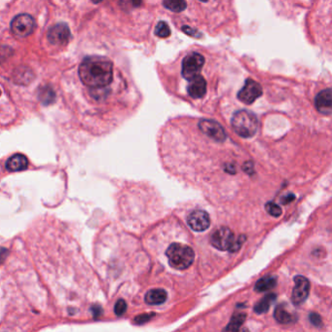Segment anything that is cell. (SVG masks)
Segmentation results:
<instances>
[{
	"mask_svg": "<svg viewBox=\"0 0 332 332\" xmlns=\"http://www.w3.org/2000/svg\"><path fill=\"white\" fill-rule=\"evenodd\" d=\"M78 73L84 85L93 89H101L112 82L113 65L104 57H88L81 63Z\"/></svg>",
	"mask_w": 332,
	"mask_h": 332,
	"instance_id": "cell-1",
	"label": "cell"
},
{
	"mask_svg": "<svg viewBox=\"0 0 332 332\" xmlns=\"http://www.w3.org/2000/svg\"><path fill=\"white\" fill-rule=\"evenodd\" d=\"M166 254L169 259V264L176 270H185L189 268L195 258L194 251L190 247L178 243L172 244L168 248Z\"/></svg>",
	"mask_w": 332,
	"mask_h": 332,
	"instance_id": "cell-2",
	"label": "cell"
},
{
	"mask_svg": "<svg viewBox=\"0 0 332 332\" xmlns=\"http://www.w3.org/2000/svg\"><path fill=\"white\" fill-rule=\"evenodd\" d=\"M231 125L234 131L242 137H252L258 129L256 115L249 110H239L233 114Z\"/></svg>",
	"mask_w": 332,
	"mask_h": 332,
	"instance_id": "cell-3",
	"label": "cell"
},
{
	"mask_svg": "<svg viewBox=\"0 0 332 332\" xmlns=\"http://www.w3.org/2000/svg\"><path fill=\"white\" fill-rule=\"evenodd\" d=\"M36 27V22L33 17L28 14H20L15 17L11 23V30L17 37H27L30 35Z\"/></svg>",
	"mask_w": 332,
	"mask_h": 332,
	"instance_id": "cell-4",
	"label": "cell"
},
{
	"mask_svg": "<svg viewBox=\"0 0 332 332\" xmlns=\"http://www.w3.org/2000/svg\"><path fill=\"white\" fill-rule=\"evenodd\" d=\"M205 64V58L199 53H192L186 56L182 62L181 73L187 80L199 75Z\"/></svg>",
	"mask_w": 332,
	"mask_h": 332,
	"instance_id": "cell-5",
	"label": "cell"
},
{
	"mask_svg": "<svg viewBox=\"0 0 332 332\" xmlns=\"http://www.w3.org/2000/svg\"><path fill=\"white\" fill-rule=\"evenodd\" d=\"M234 241V233L227 227H221L217 229L211 238L212 245L219 251H229Z\"/></svg>",
	"mask_w": 332,
	"mask_h": 332,
	"instance_id": "cell-6",
	"label": "cell"
},
{
	"mask_svg": "<svg viewBox=\"0 0 332 332\" xmlns=\"http://www.w3.org/2000/svg\"><path fill=\"white\" fill-rule=\"evenodd\" d=\"M199 129L208 135L209 137L213 138V140L222 143L224 141L227 137L225 130L223 127L213 120L203 119L199 122Z\"/></svg>",
	"mask_w": 332,
	"mask_h": 332,
	"instance_id": "cell-7",
	"label": "cell"
},
{
	"mask_svg": "<svg viewBox=\"0 0 332 332\" xmlns=\"http://www.w3.org/2000/svg\"><path fill=\"white\" fill-rule=\"evenodd\" d=\"M262 88L257 82L253 79H247L244 87L238 93V99L246 105H252L262 96Z\"/></svg>",
	"mask_w": 332,
	"mask_h": 332,
	"instance_id": "cell-8",
	"label": "cell"
},
{
	"mask_svg": "<svg viewBox=\"0 0 332 332\" xmlns=\"http://www.w3.org/2000/svg\"><path fill=\"white\" fill-rule=\"evenodd\" d=\"M71 37L70 29L66 24H58L51 27L47 33L49 42L56 46H66Z\"/></svg>",
	"mask_w": 332,
	"mask_h": 332,
	"instance_id": "cell-9",
	"label": "cell"
},
{
	"mask_svg": "<svg viewBox=\"0 0 332 332\" xmlns=\"http://www.w3.org/2000/svg\"><path fill=\"white\" fill-rule=\"evenodd\" d=\"M294 288L292 294V301L295 305H301L308 298L310 292V282L303 276H297L294 279Z\"/></svg>",
	"mask_w": 332,
	"mask_h": 332,
	"instance_id": "cell-10",
	"label": "cell"
},
{
	"mask_svg": "<svg viewBox=\"0 0 332 332\" xmlns=\"http://www.w3.org/2000/svg\"><path fill=\"white\" fill-rule=\"evenodd\" d=\"M187 223L192 230H194L196 232H202V231L207 230L210 227L211 219H210L209 214L206 212L201 211V210H196L188 215Z\"/></svg>",
	"mask_w": 332,
	"mask_h": 332,
	"instance_id": "cell-11",
	"label": "cell"
},
{
	"mask_svg": "<svg viewBox=\"0 0 332 332\" xmlns=\"http://www.w3.org/2000/svg\"><path fill=\"white\" fill-rule=\"evenodd\" d=\"M315 106L317 110L324 114L330 115L332 111V93L330 89L319 92L315 99Z\"/></svg>",
	"mask_w": 332,
	"mask_h": 332,
	"instance_id": "cell-12",
	"label": "cell"
},
{
	"mask_svg": "<svg viewBox=\"0 0 332 332\" xmlns=\"http://www.w3.org/2000/svg\"><path fill=\"white\" fill-rule=\"evenodd\" d=\"M187 92L189 96L193 99L203 98L207 93V82L203 76L196 75L195 77L189 80V84L187 86Z\"/></svg>",
	"mask_w": 332,
	"mask_h": 332,
	"instance_id": "cell-13",
	"label": "cell"
},
{
	"mask_svg": "<svg viewBox=\"0 0 332 332\" xmlns=\"http://www.w3.org/2000/svg\"><path fill=\"white\" fill-rule=\"evenodd\" d=\"M28 167V160L23 154H15L6 162V169L10 172H22Z\"/></svg>",
	"mask_w": 332,
	"mask_h": 332,
	"instance_id": "cell-14",
	"label": "cell"
},
{
	"mask_svg": "<svg viewBox=\"0 0 332 332\" xmlns=\"http://www.w3.org/2000/svg\"><path fill=\"white\" fill-rule=\"evenodd\" d=\"M274 317L276 320L281 324H289L295 320V315L290 311L289 305L279 304L277 306L274 312Z\"/></svg>",
	"mask_w": 332,
	"mask_h": 332,
	"instance_id": "cell-15",
	"label": "cell"
},
{
	"mask_svg": "<svg viewBox=\"0 0 332 332\" xmlns=\"http://www.w3.org/2000/svg\"><path fill=\"white\" fill-rule=\"evenodd\" d=\"M167 292L162 289H154L146 294L145 300L149 305H160L167 300Z\"/></svg>",
	"mask_w": 332,
	"mask_h": 332,
	"instance_id": "cell-16",
	"label": "cell"
},
{
	"mask_svg": "<svg viewBox=\"0 0 332 332\" xmlns=\"http://www.w3.org/2000/svg\"><path fill=\"white\" fill-rule=\"evenodd\" d=\"M40 103L44 106L53 104L56 100V93L50 86H41L37 93Z\"/></svg>",
	"mask_w": 332,
	"mask_h": 332,
	"instance_id": "cell-17",
	"label": "cell"
},
{
	"mask_svg": "<svg viewBox=\"0 0 332 332\" xmlns=\"http://www.w3.org/2000/svg\"><path fill=\"white\" fill-rule=\"evenodd\" d=\"M277 284V279L272 276H266L264 278L259 279L255 284V291L258 293L268 292L275 288Z\"/></svg>",
	"mask_w": 332,
	"mask_h": 332,
	"instance_id": "cell-18",
	"label": "cell"
},
{
	"mask_svg": "<svg viewBox=\"0 0 332 332\" xmlns=\"http://www.w3.org/2000/svg\"><path fill=\"white\" fill-rule=\"evenodd\" d=\"M276 298H277V296L275 294H273V293L267 294L256 305L254 306V311L257 314L266 313L270 309L271 305L274 303V301L276 300Z\"/></svg>",
	"mask_w": 332,
	"mask_h": 332,
	"instance_id": "cell-19",
	"label": "cell"
},
{
	"mask_svg": "<svg viewBox=\"0 0 332 332\" xmlns=\"http://www.w3.org/2000/svg\"><path fill=\"white\" fill-rule=\"evenodd\" d=\"M164 6L175 13L184 11L187 7L185 0H164Z\"/></svg>",
	"mask_w": 332,
	"mask_h": 332,
	"instance_id": "cell-20",
	"label": "cell"
},
{
	"mask_svg": "<svg viewBox=\"0 0 332 332\" xmlns=\"http://www.w3.org/2000/svg\"><path fill=\"white\" fill-rule=\"evenodd\" d=\"M245 319H246V315L245 314H236V315H234L233 318L231 319V321L227 325L225 330H231V331L239 330V328L242 326V324L244 323Z\"/></svg>",
	"mask_w": 332,
	"mask_h": 332,
	"instance_id": "cell-21",
	"label": "cell"
},
{
	"mask_svg": "<svg viewBox=\"0 0 332 332\" xmlns=\"http://www.w3.org/2000/svg\"><path fill=\"white\" fill-rule=\"evenodd\" d=\"M155 34L160 38H167L171 35V29L166 22H160L155 27Z\"/></svg>",
	"mask_w": 332,
	"mask_h": 332,
	"instance_id": "cell-22",
	"label": "cell"
},
{
	"mask_svg": "<svg viewBox=\"0 0 332 332\" xmlns=\"http://www.w3.org/2000/svg\"><path fill=\"white\" fill-rule=\"evenodd\" d=\"M266 211L270 215H272L274 217H278L282 213V211L279 206L273 202H269L266 204Z\"/></svg>",
	"mask_w": 332,
	"mask_h": 332,
	"instance_id": "cell-23",
	"label": "cell"
},
{
	"mask_svg": "<svg viewBox=\"0 0 332 332\" xmlns=\"http://www.w3.org/2000/svg\"><path fill=\"white\" fill-rule=\"evenodd\" d=\"M127 311V303L125 300L123 299H119L116 304L114 306V312H115V315L116 316H123Z\"/></svg>",
	"mask_w": 332,
	"mask_h": 332,
	"instance_id": "cell-24",
	"label": "cell"
},
{
	"mask_svg": "<svg viewBox=\"0 0 332 332\" xmlns=\"http://www.w3.org/2000/svg\"><path fill=\"white\" fill-rule=\"evenodd\" d=\"M154 317V314L153 313H150V314H144V315H139L137 317H135L134 319V322L136 324H144L145 322H147L148 320L152 319Z\"/></svg>",
	"mask_w": 332,
	"mask_h": 332,
	"instance_id": "cell-25",
	"label": "cell"
},
{
	"mask_svg": "<svg viewBox=\"0 0 332 332\" xmlns=\"http://www.w3.org/2000/svg\"><path fill=\"white\" fill-rule=\"evenodd\" d=\"M141 0H121V2L126 6H130V7H136L139 5Z\"/></svg>",
	"mask_w": 332,
	"mask_h": 332,
	"instance_id": "cell-26",
	"label": "cell"
},
{
	"mask_svg": "<svg viewBox=\"0 0 332 332\" xmlns=\"http://www.w3.org/2000/svg\"><path fill=\"white\" fill-rule=\"evenodd\" d=\"M310 320H311V322H312L314 325H316V326H319V325H320V323H321L320 317H319V315L314 314V313L310 315Z\"/></svg>",
	"mask_w": 332,
	"mask_h": 332,
	"instance_id": "cell-27",
	"label": "cell"
},
{
	"mask_svg": "<svg viewBox=\"0 0 332 332\" xmlns=\"http://www.w3.org/2000/svg\"><path fill=\"white\" fill-rule=\"evenodd\" d=\"M8 254H9V252L7 249L0 247V264H2L5 261Z\"/></svg>",
	"mask_w": 332,
	"mask_h": 332,
	"instance_id": "cell-28",
	"label": "cell"
},
{
	"mask_svg": "<svg viewBox=\"0 0 332 332\" xmlns=\"http://www.w3.org/2000/svg\"><path fill=\"white\" fill-rule=\"evenodd\" d=\"M182 30L185 32L186 34H188V35H191V36H194V37L197 36L196 35V32H198V31H196V30H194V29H192V28H190L189 27H182Z\"/></svg>",
	"mask_w": 332,
	"mask_h": 332,
	"instance_id": "cell-29",
	"label": "cell"
},
{
	"mask_svg": "<svg viewBox=\"0 0 332 332\" xmlns=\"http://www.w3.org/2000/svg\"><path fill=\"white\" fill-rule=\"evenodd\" d=\"M92 311H93V317H96V318H98L102 314V312H103L102 311V308L100 306H94L93 309H92Z\"/></svg>",
	"mask_w": 332,
	"mask_h": 332,
	"instance_id": "cell-30",
	"label": "cell"
},
{
	"mask_svg": "<svg viewBox=\"0 0 332 332\" xmlns=\"http://www.w3.org/2000/svg\"><path fill=\"white\" fill-rule=\"evenodd\" d=\"M294 198H295V197H294L293 194H289L287 197H283V198H282V200H281V203H282V204H289V203L293 202Z\"/></svg>",
	"mask_w": 332,
	"mask_h": 332,
	"instance_id": "cell-31",
	"label": "cell"
},
{
	"mask_svg": "<svg viewBox=\"0 0 332 332\" xmlns=\"http://www.w3.org/2000/svg\"><path fill=\"white\" fill-rule=\"evenodd\" d=\"M101 1H103V0H93V2H94V3H100Z\"/></svg>",
	"mask_w": 332,
	"mask_h": 332,
	"instance_id": "cell-32",
	"label": "cell"
},
{
	"mask_svg": "<svg viewBox=\"0 0 332 332\" xmlns=\"http://www.w3.org/2000/svg\"><path fill=\"white\" fill-rule=\"evenodd\" d=\"M200 1H203V2H207V1H209V0H200Z\"/></svg>",
	"mask_w": 332,
	"mask_h": 332,
	"instance_id": "cell-33",
	"label": "cell"
},
{
	"mask_svg": "<svg viewBox=\"0 0 332 332\" xmlns=\"http://www.w3.org/2000/svg\"><path fill=\"white\" fill-rule=\"evenodd\" d=\"M0 96H1V90H0Z\"/></svg>",
	"mask_w": 332,
	"mask_h": 332,
	"instance_id": "cell-34",
	"label": "cell"
}]
</instances>
